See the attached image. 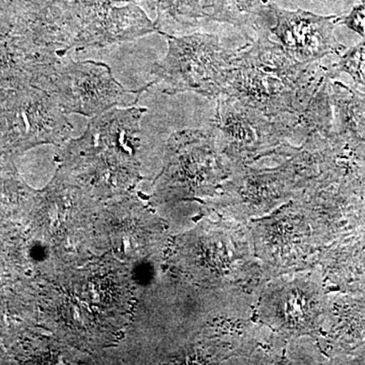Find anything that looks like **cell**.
I'll list each match as a JSON object with an SVG mask.
<instances>
[{"mask_svg":"<svg viewBox=\"0 0 365 365\" xmlns=\"http://www.w3.org/2000/svg\"><path fill=\"white\" fill-rule=\"evenodd\" d=\"M257 40L237 50L227 96L266 116L299 115L326 81L332 78L330 66L318 61L297 63L266 31H256Z\"/></svg>","mask_w":365,"mask_h":365,"instance_id":"6da1fadb","label":"cell"},{"mask_svg":"<svg viewBox=\"0 0 365 365\" xmlns=\"http://www.w3.org/2000/svg\"><path fill=\"white\" fill-rule=\"evenodd\" d=\"M189 237L195 247L190 270L203 287L242 288L260 295L271 279L257 258L247 223L222 217L204 222Z\"/></svg>","mask_w":365,"mask_h":365,"instance_id":"7a4b0ae2","label":"cell"},{"mask_svg":"<svg viewBox=\"0 0 365 365\" xmlns=\"http://www.w3.org/2000/svg\"><path fill=\"white\" fill-rule=\"evenodd\" d=\"M167 55L155 62L150 73L163 83L167 95L194 93L217 100L227 93L237 51L227 49L210 34L165 36Z\"/></svg>","mask_w":365,"mask_h":365,"instance_id":"3957f363","label":"cell"},{"mask_svg":"<svg viewBox=\"0 0 365 365\" xmlns=\"http://www.w3.org/2000/svg\"><path fill=\"white\" fill-rule=\"evenodd\" d=\"M153 81L139 90L128 91L113 76L111 68L103 62H76L61 57L46 67L33 86L47 91L66 114L96 117L116 107H132Z\"/></svg>","mask_w":365,"mask_h":365,"instance_id":"277c9868","label":"cell"},{"mask_svg":"<svg viewBox=\"0 0 365 365\" xmlns=\"http://www.w3.org/2000/svg\"><path fill=\"white\" fill-rule=\"evenodd\" d=\"M247 225L255 253L269 277L316 267L323 246L302 196Z\"/></svg>","mask_w":365,"mask_h":365,"instance_id":"5b68a950","label":"cell"},{"mask_svg":"<svg viewBox=\"0 0 365 365\" xmlns=\"http://www.w3.org/2000/svg\"><path fill=\"white\" fill-rule=\"evenodd\" d=\"M165 148L157 184L165 195L212 198L232 174V163L222 155L211 130L176 132Z\"/></svg>","mask_w":365,"mask_h":365,"instance_id":"8992f818","label":"cell"},{"mask_svg":"<svg viewBox=\"0 0 365 365\" xmlns=\"http://www.w3.org/2000/svg\"><path fill=\"white\" fill-rule=\"evenodd\" d=\"M212 131L216 144L232 163H253L281 144L297 139V115L268 117L232 96L217 98Z\"/></svg>","mask_w":365,"mask_h":365,"instance_id":"52a82bcc","label":"cell"},{"mask_svg":"<svg viewBox=\"0 0 365 365\" xmlns=\"http://www.w3.org/2000/svg\"><path fill=\"white\" fill-rule=\"evenodd\" d=\"M271 157L277 160L274 167H254L253 163L232 165V174L209 205L222 217L248 223L270 215L299 195L294 172L287 158Z\"/></svg>","mask_w":365,"mask_h":365,"instance_id":"ba28073f","label":"cell"},{"mask_svg":"<svg viewBox=\"0 0 365 365\" xmlns=\"http://www.w3.org/2000/svg\"><path fill=\"white\" fill-rule=\"evenodd\" d=\"M316 267L271 278L256 306L259 321L287 338H318L326 309Z\"/></svg>","mask_w":365,"mask_h":365,"instance_id":"9c48e42d","label":"cell"},{"mask_svg":"<svg viewBox=\"0 0 365 365\" xmlns=\"http://www.w3.org/2000/svg\"><path fill=\"white\" fill-rule=\"evenodd\" d=\"M0 122L4 144L16 148L60 144L73 129L54 97L32 85L0 91Z\"/></svg>","mask_w":365,"mask_h":365,"instance_id":"30bf717a","label":"cell"},{"mask_svg":"<svg viewBox=\"0 0 365 365\" xmlns=\"http://www.w3.org/2000/svg\"><path fill=\"white\" fill-rule=\"evenodd\" d=\"M337 16H319L297 9L287 11L266 2L256 31L274 35L283 51L297 63H312L328 55H342L346 47L336 39Z\"/></svg>","mask_w":365,"mask_h":365,"instance_id":"8fae6325","label":"cell"},{"mask_svg":"<svg viewBox=\"0 0 365 365\" xmlns=\"http://www.w3.org/2000/svg\"><path fill=\"white\" fill-rule=\"evenodd\" d=\"M151 33L158 34V26L140 9L134 6L117 9L107 7L83 29L74 50L120 44Z\"/></svg>","mask_w":365,"mask_h":365,"instance_id":"7c38bea8","label":"cell"},{"mask_svg":"<svg viewBox=\"0 0 365 365\" xmlns=\"http://www.w3.org/2000/svg\"><path fill=\"white\" fill-rule=\"evenodd\" d=\"M329 95L339 129L338 135L365 158V93L337 81L329 86Z\"/></svg>","mask_w":365,"mask_h":365,"instance_id":"4fadbf2b","label":"cell"},{"mask_svg":"<svg viewBox=\"0 0 365 365\" xmlns=\"http://www.w3.org/2000/svg\"><path fill=\"white\" fill-rule=\"evenodd\" d=\"M56 59L29 54L7 39L0 43V91L32 85L38 74Z\"/></svg>","mask_w":365,"mask_h":365,"instance_id":"5bb4252c","label":"cell"},{"mask_svg":"<svg viewBox=\"0 0 365 365\" xmlns=\"http://www.w3.org/2000/svg\"><path fill=\"white\" fill-rule=\"evenodd\" d=\"M158 19L155 21L160 35L174 36L196 28L207 19L206 0H158Z\"/></svg>","mask_w":365,"mask_h":365,"instance_id":"9a60e30c","label":"cell"},{"mask_svg":"<svg viewBox=\"0 0 365 365\" xmlns=\"http://www.w3.org/2000/svg\"><path fill=\"white\" fill-rule=\"evenodd\" d=\"M265 4L264 0H210L207 19L240 29L253 28L256 31Z\"/></svg>","mask_w":365,"mask_h":365,"instance_id":"2e32d148","label":"cell"},{"mask_svg":"<svg viewBox=\"0 0 365 365\" xmlns=\"http://www.w3.org/2000/svg\"><path fill=\"white\" fill-rule=\"evenodd\" d=\"M332 78L340 72L351 76L356 85L365 88V41L341 55L340 60L330 66Z\"/></svg>","mask_w":365,"mask_h":365,"instance_id":"e0dca14e","label":"cell"},{"mask_svg":"<svg viewBox=\"0 0 365 365\" xmlns=\"http://www.w3.org/2000/svg\"><path fill=\"white\" fill-rule=\"evenodd\" d=\"M338 24L344 25L365 39V0L353 7L349 14L338 18Z\"/></svg>","mask_w":365,"mask_h":365,"instance_id":"ac0fdd59","label":"cell"},{"mask_svg":"<svg viewBox=\"0 0 365 365\" xmlns=\"http://www.w3.org/2000/svg\"><path fill=\"white\" fill-rule=\"evenodd\" d=\"M13 0H0V43L9 39L14 28Z\"/></svg>","mask_w":365,"mask_h":365,"instance_id":"d6986e66","label":"cell"}]
</instances>
